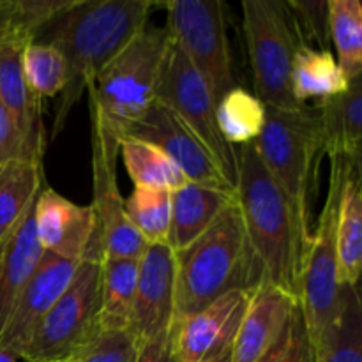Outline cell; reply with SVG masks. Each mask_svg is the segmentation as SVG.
<instances>
[{
  "instance_id": "obj_1",
  "label": "cell",
  "mask_w": 362,
  "mask_h": 362,
  "mask_svg": "<svg viewBox=\"0 0 362 362\" xmlns=\"http://www.w3.org/2000/svg\"><path fill=\"white\" fill-rule=\"evenodd\" d=\"M152 6L148 0H78L32 39L57 48L66 60L67 85L60 94L53 136L99 71L147 27Z\"/></svg>"
},
{
  "instance_id": "obj_2",
  "label": "cell",
  "mask_w": 362,
  "mask_h": 362,
  "mask_svg": "<svg viewBox=\"0 0 362 362\" xmlns=\"http://www.w3.org/2000/svg\"><path fill=\"white\" fill-rule=\"evenodd\" d=\"M264 281V269L244 228L237 202L194 243L175 253V315L186 320L233 290L253 292Z\"/></svg>"
},
{
  "instance_id": "obj_3",
  "label": "cell",
  "mask_w": 362,
  "mask_h": 362,
  "mask_svg": "<svg viewBox=\"0 0 362 362\" xmlns=\"http://www.w3.org/2000/svg\"><path fill=\"white\" fill-rule=\"evenodd\" d=\"M265 126L255 141L267 172L285 194L292 212L300 257H306L315 228V198L320 161L325 156L320 120L315 106L269 108Z\"/></svg>"
},
{
  "instance_id": "obj_4",
  "label": "cell",
  "mask_w": 362,
  "mask_h": 362,
  "mask_svg": "<svg viewBox=\"0 0 362 362\" xmlns=\"http://www.w3.org/2000/svg\"><path fill=\"white\" fill-rule=\"evenodd\" d=\"M235 202L264 279L299 300L303 257L285 194L267 172L253 144L237 147Z\"/></svg>"
},
{
  "instance_id": "obj_5",
  "label": "cell",
  "mask_w": 362,
  "mask_h": 362,
  "mask_svg": "<svg viewBox=\"0 0 362 362\" xmlns=\"http://www.w3.org/2000/svg\"><path fill=\"white\" fill-rule=\"evenodd\" d=\"M168 41L166 28L147 25L87 87L88 110L115 140H122L156 101Z\"/></svg>"
},
{
  "instance_id": "obj_6",
  "label": "cell",
  "mask_w": 362,
  "mask_h": 362,
  "mask_svg": "<svg viewBox=\"0 0 362 362\" xmlns=\"http://www.w3.org/2000/svg\"><path fill=\"white\" fill-rule=\"evenodd\" d=\"M243 27L255 95L269 108L304 106L292 94L293 59L304 42L288 4L285 0H244Z\"/></svg>"
},
{
  "instance_id": "obj_7",
  "label": "cell",
  "mask_w": 362,
  "mask_h": 362,
  "mask_svg": "<svg viewBox=\"0 0 362 362\" xmlns=\"http://www.w3.org/2000/svg\"><path fill=\"white\" fill-rule=\"evenodd\" d=\"M329 161H331V170H329L327 193L304 257L299 285V306L311 346L324 334L338 306L339 290H341L338 240H336L339 194L350 170H356L341 158H331Z\"/></svg>"
},
{
  "instance_id": "obj_8",
  "label": "cell",
  "mask_w": 362,
  "mask_h": 362,
  "mask_svg": "<svg viewBox=\"0 0 362 362\" xmlns=\"http://www.w3.org/2000/svg\"><path fill=\"white\" fill-rule=\"evenodd\" d=\"M101 258L78 264L69 286L39 324L21 359L27 362H67L99 331Z\"/></svg>"
},
{
  "instance_id": "obj_9",
  "label": "cell",
  "mask_w": 362,
  "mask_h": 362,
  "mask_svg": "<svg viewBox=\"0 0 362 362\" xmlns=\"http://www.w3.org/2000/svg\"><path fill=\"white\" fill-rule=\"evenodd\" d=\"M163 7L170 37L198 71L218 105L237 87L225 6L219 0H168Z\"/></svg>"
},
{
  "instance_id": "obj_10",
  "label": "cell",
  "mask_w": 362,
  "mask_h": 362,
  "mask_svg": "<svg viewBox=\"0 0 362 362\" xmlns=\"http://www.w3.org/2000/svg\"><path fill=\"white\" fill-rule=\"evenodd\" d=\"M156 101L172 110L205 145L233 187L237 182V148L226 144L216 122V103L179 46L170 37L161 64Z\"/></svg>"
},
{
  "instance_id": "obj_11",
  "label": "cell",
  "mask_w": 362,
  "mask_h": 362,
  "mask_svg": "<svg viewBox=\"0 0 362 362\" xmlns=\"http://www.w3.org/2000/svg\"><path fill=\"white\" fill-rule=\"evenodd\" d=\"M92 134V209L98 223V246L101 258H133L138 260L147 243L131 225L124 207V198L117 182V158L120 141L110 136L90 113Z\"/></svg>"
},
{
  "instance_id": "obj_12",
  "label": "cell",
  "mask_w": 362,
  "mask_h": 362,
  "mask_svg": "<svg viewBox=\"0 0 362 362\" xmlns=\"http://www.w3.org/2000/svg\"><path fill=\"white\" fill-rule=\"evenodd\" d=\"M126 136L147 141L165 152L179 166L187 182L235 194V187L226 179L211 152L163 103H152L151 108L131 127Z\"/></svg>"
},
{
  "instance_id": "obj_13",
  "label": "cell",
  "mask_w": 362,
  "mask_h": 362,
  "mask_svg": "<svg viewBox=\"0 0 362 362\" xmlns=\"http://www.w3.org/2000/svg\"><path fill=\"white\" fill-rule=\"evenodd\" d=\"M251 292L233 290L186 320L173 324V362H211L230 354Z\"/></svg>"
},
{
  "instance_id": "obj_14",
  "label": "cell",
  "mask_w": 362,
  "mask_h": 362,
  "mask_svg": "<svg viewBox=\"0 0 362 362\" xmlns=\"http://www.w3.org/2000/svg\"><path fill=\"white\" fill-rule=\"evenodd\" d=\"M76 269L78 262L42 253L0 332V349L18 361L23 357L39 324L69 286Z\"/></svg>"
},
{
  "instance_id": "obj_15",
  "label": "cell",
  "mask_w": 362,
  "mask_h": 362,
  "mask_svg": "<svg viewBox=\"0 0 362 362\" xmlns=\"http://www.w3.org/2000/svg\"><path fill=\"white\" fill-rule=\"evenodd\" d=\"M34 230L45 253L80 264L85 258H101L98 223L92 205H78L46 187L34 205Z\"/></svg>"
},
{
  "instance_id": "obj_16",
  "label": "cell",
  "mask_w": 362,
  "mask_h": 362,
  "mask_svg": "<svg viewBox=\"0 0 362 362\" xmlns=\"http://www.w3.org/2000/svg\"><path fill=\"white\" fill-rule=\"evenodd\" d=\"M175 315V253L166 244H147L138 260L129 331L140 343L170 332Z\"/></svg>"
},
{
  "instance_id": "obj_17",
  "label": "cell",
  "mask_w": 362,
  "mask_h": 362,
  "mask_svg": "<svg viewBox=\"0 0 362 362\" xmlns=\"http://www.w3.org/2000/svg\"><path fill=\"white\" fill-rule=\"evenodd\" d=\"M297 306V297L264 279L251 292L246 313L230 350V362L264 359L279 341Z\"/></svg>"
},
{
  "instance_id": "obj_18",
  "label": "cell",
  "mask_w": 362,
  "mask_h": 362,
  "mask_svg": "<svg viewBox=\"0 0 362 362\" xmlns=\"http://www.w3.org/2000/svg\"><path fill=\"white\" fill-rule=\"evenodd\" d=\"M27 45L9 41L0 45V101L21 134L27 158L42 159L46 140L41 99L30 90L21 69V52Z\"/></svg>"
},
{
  "instance_id": "obj_19",
  "label": "cell",
  "mask_w": 362,
  "mask_h": 362,
  "mask_svg": "<svg viewBox=\"0 0 362 362\" xmlns=\"http://www.w3.org/2000/svg\"><path fill=\"white\" fill-rule=\"evenodd\" d=\"M320 120L324 152L329 159L341 158L361 170L362 80H350L349 88L336 98L315 105Z\"/></svg>"
},
{
  "instance_id": "obj_20",
  "label": "cell",
  "mask_w": 362,
  "mask_h": 362,
  "mask_svg": "<svg viewBox=\"0 0 362 362\" xmlns=\"http://www.w3.org/2000/svg\"><path fill=\"white\" fill-rule=\"evenodd\" d=\"M233 202L235 194L194 182L172 191V221L166 246L173 253L182 251L207 232L209 226Z\"/></svg>"
},
{
  "instance_id": "obj_21",
  "label": "cell",
  "mask_w": 362,
  "mask_h": 362,
  "mask_svg": "<svg viewBox=\"0 0 362 362\" xmlns=\"http://www.w3.org/2000/svg\"><path fill=\"white\" fill-rule=\"evenodd\" d=\"M34 205L35 202L25 212L4 244L2 258H0V332L9 318L21 288L45 253L35 237Z\"/></svg>"
},
{
  "instance_id": "obj_22",
  "label": "cell",
  "mask_w": 362,
  "mask_h": 362,
  "mask_svg": "<svg viewBox=\"0 0 362 362\" xmlns=\"http://www.w3.org/2000/svg\"><path fill=\"white\" fill-rule=\"evenodd\" d=\"M311 350L313 362H362L359 286L341 285L334 317Z\"/></svg>"
},
{
  "instance_id": "obj_23",
  "label": "cell",
  "mask_w": 362,
  "mask_h": 362,
  "mask_svg": "<svg viewBox=\"0 0 362 362\" xmlns=\"http://www.w3.org/2000/svg\"><path fill=\"white\" fill-rule=\"evenodd\" d=\"M349 83L350 80L329 49L299 46L292 66V94L299 105H306L310 99L322 103L336 98L349 88Z\"/></svg>"
},
{
  "instance_id": "obj_24",
  "label": "cell",
  "mask_w": 362,
  "mask_h": 362,
  "mask_svg": "<svg viewBox=\"0 0 362 362\" xmlns=\"http://www.w3.org/2000/svg\"><path fill=\"white\" fill-rule=\"evenodd\" d=\"M338 265L339 283L359 286L362 264V193L361 172L350 170L343 182L338 207Z\"/></svg>"
},
{
  "instance_id": "obj_25",
  "label": "cell",
  "mask_w": 362,
  "mask_h": 362,
  "mask_svg": "<svg viewBox=\"0 0 362 362\" xmlns=\"http://www.w3.org/2000/svg\"><path fill=\"white\" fill-rule=\"evenodd\" d=\"M138 260L101 258V279H99V296H101L99 324H101V329H108V331L129 329L134 292H136Z\"/></svg>"
},
{
  "instance_id": "obj_26",
  "label": "cell",
  "mask_w": 362,
  "mask_h": 362,
  "mask_svg": "<svg viewBox=\"0 0 362 362\" xmlns=\"http://www.w3.org/2000/svg\"><path fill=\"white\" fill-rule=\"evenodd\" d=\"M42 186V159L18 158L0 172V244L6 243Z\"/></svg>"
},
{
  "instance_id": "obj_27",
  "label": "cell",
  "mask_w": 362,
  "mask_h": 362,
  "mask_svg": "<svg viewBox=\"0 0 362 362\" xmlns=\"http://www.w3.org/2000/svg\"><path fill=\"white\" fill-rule=\"evenodd\" d=\"M120 154L134 187H156L172 193L187 184L179 166L165 152L147 141L129 136L122 138Z\"/></svg>"
},
{
  "instance_id": "obj_28",
  "label": "cell",
  "mask_w": 362,
  "mask_h": 362,
  "mask_svg": "<svg viewBox=\"0 0 362 362\" xmlns=\"http://www.w3.org/2000/svg\"><path fill=\"white\" fill-rule=\"evenodd\" d=\"M265 105L243 87H233L216 105V122L219 133L232 147L253 144L265 126Z\"/></svg>"
},
{
  "instance_id": "obj_29",
  "label": "cell",
  "mask_w": 362,
  "mask_h": 362,
  "mask_svg": "<svg viewBox=\"0 0 362 362\" xmlns=\"http://www.w3.org/2000/svg\"><path fill=\"white\" fill-rule=\"evenodd\" d=\"M329 34L336 60L349 80L362 76V6L359 0H327Z\"/></svg>"
},
{
  "instance_id": "obj_30",
  "label": "cell",
  "mask_w": 362,
  "mask_h": 362,
  "mask_svg": "<svg viewBox=\"0 0 362 362\" xmlns=\"http://www.w3.org/2000/svg\"><path fill=\"white\" fill-rule=\"evenodd\" d=\"M126 214L147 244H166L172 221V193L156 187H134L124 200Z\"/></svg>"
},
{
  "instance_id": "obj_31",
  "label": "cell",
  "mask_w": 362,
  "mask_h": 362,
  "mask_svg": "<svg viewBox=\"0 0 362 362\" xmlns=\"http://www.w3.org/2000/svg\"><path fill=\"white\" fill-rule=\"evenodd\" d=\"M21 69L27 85L39 99L57 98L67 85L66 60L49 45L28 42L21 52Z\"/></svg>"
},
{
  "instance_id": "obj_32",
  "label": "cell",
  "mask_w": 362,
  "mask_h": 362,
  "mask_svg": "<svg viewBox=\"0 0 362 362\" xmlns=\"http://www.w3.org/2000/svg\"><path fill=\"white\" fill-rule=\"evenodd\" d=\"M140 349L141 343L129 329L124 331L101 329L67 362H134Z\"/></svg>"
},
{
  "instance_id": "obj_33",
  "label": "cell",
  "mask_w": 362,
  "mask_h": 362,
  "mask_svg": "<svg viewBox=\"0 0 362 362\" xmlns=\"http://www.w3.org/2000/svg\"><path fill=\"white\" fill-rule=\"evenodd\" d=\"M304 45L317 49H329V4L327 0H288Z\"/></svg>"
},
{
  "instance_id": "obj_34",
  "label": "cell",
  "mask_w": 362,
  "mask_h": 362,
  "mask_svg": "<svg viewBox=\"0 0 362 362\" xmlns=\"http://www.w3.org/2000/svg\"><path fill=\"white\" fill-rule=\"evenodd\" d=\"M260 362H313V350L300 306H297L292 313L288 325L274 349Z\"/></svg>"
},
{
  "instance_id": "obj_35",
  "label": "cell",
  "mask_w": 362,
  "mask_h": 362,
  "mask_svg": "<svg viewBox=\"0 0 362 362\" xmlns=\"http://www.w3.org/2000/svg\"><path fill=\"white\" fill-rule=\"evenodd\" d=\"M18 158H27L23 140L13 117L0 101V172Z\"/></svg>"
},
{
  "instance_id": "obj_36",
  "label": "cell",
  "mask_w": 362,
  "mask_h": 362,
  "mask_svg": "<svg viewBox=\"0 0 362 362\" xmlns=\"http://www.w3.org/2000/svg\"><path fill=\"white\" fill-rule=\"evenodd\" d=\"M134 362H173L172 356V336L165 332L161 336L141 343L140 354Z\"/></svg>"
},
{
  "instance_id": "obj_37",
  "label": "cell",
  "mask_w": 362,
  "mask_h": 362,
  "mask_svg": "<svg viewBox=\"0 0 362 362\" xmlns=\"http://www.w3.org/2000/svg\"><path fill=\"white\" fill-rule=\"evenodd\" d=\"M9 41L23 42L14 32V0H0V45Z\"/></svg>"
},
{
  "instance_id": "obj_38",
  "label": "cell",
  "mask_w": 362,
  "mask_h": 362,
  "mask_svg": "<svg viewBox=\"0 0 362 362\" xmlns=\"http://www.w3.org/2000/svg\"><path fill=\"white\" fill-rule=\"evenodd\" d=\"M0 362H18V359L11 356V354H7L6 350L0 349Z\"/></svg>"
},
{
  "instance_id": "obj_39",
  "label": "cell",
  "mask_w": 362,
  "mask_h": 362,
  "mask_svg": "<svg viewBox=\"0 0 362 362\" xmlns=\"http://www.w3.org/2000/svg\"><path fill=\"white\" fill-rule=\"evenodd\" d=\"M211 362H230V354H226V356L219 357V359H216V361H211Z\"/></svg>"
},
{
  "instance_id": "obj_40",
  "label": "cell",
  "mask_w": 362,
  "mask_h": 362,
  "mask_svg": "<svg viewBox=\"0 0 362 362\" xmlns=\"http://www.w3.org/2000/svg\"><path fill=\"white\" fill-rule=\"evenodd\" d=\"M4 244H6V243H2V244H0V258H2V251H4Z\"/></svg>"
}]
</instances>
